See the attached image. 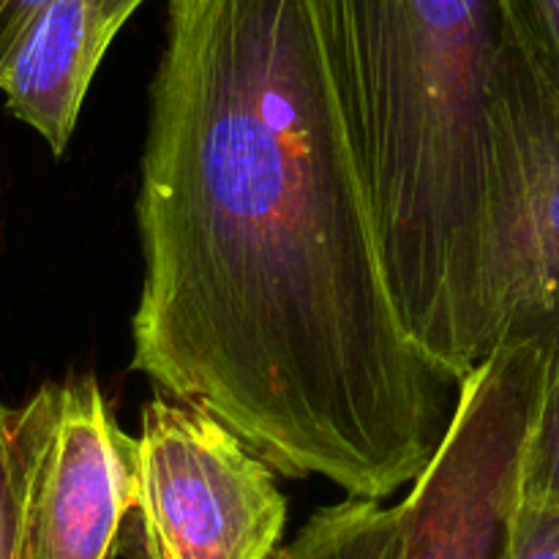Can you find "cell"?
<instances>
[{
	"mask_svg": "<svg viewBox=\"0 0 559 559\" xmlns=\"http://www.w3.org/2000/svg\"><path fill=\"white\" fill-rule=\"evenodd\" d=\"M519 497L559 506V331L546 342L533 429L519 475Z\"/></svg>",
	"mask_w": 559,
	"mask_h": 559,
	"instance_id": "obj_9",
	"label": "cell"
},
{
	"mask_svg": "<svg viewBox=\"0 0 559 559\" xmlns=\"http://www.w3.org/2000/svg\"><path fill=\"white\" fill-rule=\"evenodd\" d=\"M506 109L511 178L500 246L502 344L549 342L559 331V91L519 44L508 66Z\"/></svg>",
	"mask_w": 559,
	"mask_h": 559,
	"instance_id": "obj_6",
	"label": "cell"
},
{
	"mask_svg": "<svg viewBox=\"0 0 559 559\" xmlns=\"http://www.w3.org/2000/svg\"><path fill=\"white\" fill-rule=\"evenodd\" d=\"M402 513L380 500H349L322 508L273 559H399Z\"/></svg>",
	"mask_w": 559,
	"mask_h": 559,
	"instance_id": "obj_8",
	"label": "cell"
},
{
	"mask_svg": "<svg viewBox=\"0 0 559 559\" xmlns=\"http://www.w3.org/2000/svg\"><path fill=\"white\" fill-rule=\"evenodd\" d=\"M129 513L136 559H273L287 500L222 420L158 393L131 437Z\"/></svg>",
	"mask_w": 559,
	"mask_h": 559,
	"instance_id": "obj_3",
	"label": "cell"
},
{
	"mask_svg": "<svg viewBox=\"0 0 559 559\" xmlns=\"http://www.w3.org/2000/svg\"><path fill=\"white\" fill-rule=\"evenodd\" d=\"M325 11L393 306L459 388L500 347L516 38L502 0H325Z\"/></svg>",
	"mask_w": 559,
	"mask_h": 559,
	"instance_id": "obj_2",
	"label": "cell"
},
{
	"mask_svg": "<svg viewBox=\"0 0 559 559\" xmlns=\"http://www.w3.org/2000/svg\"><path fill=\"white\" fill-rule=\"evenodd\" d=\"M500 559H559V506L519 497Z\"/></svg>",
	"mask_w": 559,
	"mask_h": 559,
	"instance_id": "obj_11",
	"label": "cell"
},
{
	"mask_svg": "<svg viewBox=\"0 0 559 559\" xmlns=\"http://www.w3.org/2000/svg\"><path fill=\"white\" fill-rule=\"evenodd\" d=\"M93 0H52L20 36L0 69L11 115L36 129L55 156L76 129L82 102L104 60Z\"/></svg>",
	"mask_w": 559,
	"mask_h": 559,
	"instance_id": "obj_7",
	"label": "cell"
},
{
	"mask_svg": "<svg viewBox=\"0 0 559 559\" xmlns=\"http://www.w3.org/2000/svg\"><path fill=\"white\" fill-rule=\"evenodd\" d=\"M52 0H0V69L25 27L41 14Z\"/></svg>",
	"mask_w": 559,
	"mask_h": 559,
	"instance_id": "obj_13",
	"label": "cell"
},
{
	"mask_svg": "<svg viewBox=\"0 0 559 559\" xmlns=\"http://www.w3.org/2000/svg\"><path fill=\"white\" fill-rule=\"evenodd\" d=\"M136 224L164 396L355 500L418 478L459 388L393 306L325 0H169Z\"/></svg>",
	"mask_w": 559,
	"mask_h": 559,
	"instance_id": "obj_1",
	"label": "cell"
},
{
	"mask_svg": "<svg viewBox=\"0 0 559 559\" xmlns=\"http://www.w3.org/2000/svg\"><path fill=\"white\" fill-rule=\"evenodd\" d=\"M524 58L559 91V0H502Z\"/></svg>",
	"mask_w": 559,
	"mask_h": 559,
	"instance_id": "obj_10",
	"label": "cell"
},
{
	"mask_svg": "<svg viewBox=\"0 0 559 559\" xmlns=\"http://www.w3.org/2000/svg\"><path fill=\"white\" fill-rule=\"evenodd\" d=\"M11 413L0 404V559H14V495H11Z\"/></svg>",
	"mask_w": 559,
	"mask_h": 559,
	"instance_id": "obj_12",
	"label": "cell"
},
{
	"mask_svg": "<svg viewBox=\"0 0 559 559\" xmlns=\"http://www.w3.org/2000/svg\"><path fill=\"white\" fill-rule=\"evenodd\" d=\"M14 559H109L131 511V437L93 377L11 413Z\"/></svg>",
	"mask_w": 559,
	"mask_h": 559,
	"instance_id": "obj_5",
	"label": "cell"
},
{
	"mask_svg": "<svg viewBox=\"0 0 559 559\" xmlns=\"http://www.w3.org/2000/svg\"><path fill=\"white\" fill-rule=\"evenodd\" d=\"M145 0H93V22H96V36L104 49H109L112 38L120 27L131 20Z\"/></svg>",
	"mask_w": 559,
	"mask_h": 559,
	"instance_id": "obj_14",
	"label": "cell"
},
{
	"mask_svg": "<svg viewBox=\"0 0 559 559\" xmlns=\"http://www.w3.org/2000/svg\"><path fill=\"white\" fill-rule=\"evenodd\" d=\"M544 358L540 338L508 342L464 377L440 448L399 506V559H500Z\"/></svg>",
	"mask_w": 559,
	"mask_h": 559,
	"instance_id": "obj_4",
	"label": "cell"
}]
</instances>
